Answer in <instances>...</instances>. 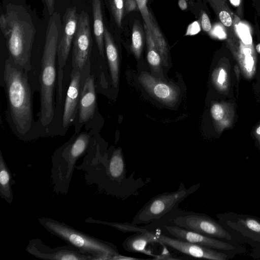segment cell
<instances>
[{
  "label": "cell",
  "mask_w": 260,
  "mask_h": 260,
  "mask_svg": "<svg viewBox=\"0 0 260 260\" xmlns=\"http://www.w3.org/2000/svg\"><path fill=\"white\" fill-rule=\"evenodd\" d=\"M219 19L222 23L226 27L232 24V19L229 13L225 11H221L219 13Z\"/></svg>",
  "instance_id": "cell-25"
},
{
  "label": "cell",
  "mask_w": 260,
  "mask_h": 260,
  "mask_svg": "<svg viewBox=\"0 0 260 260\" xmlns=\"http://www.w3.org/2000/svg\"><path fill=\"white\" fill-rule=\"evenodd\" d=\"M95 128L76 133L57 148L51 156V181L53 191L68 193L77 161L92 151L100 142Z\"/></svg>",
  "instance_id": "cell-4"
},
{
  "label": "cell",
  "mask_w": 260,
  "mask_h": 260,
  "mask_svg": "<svg viewBox=\"0 0 260 260\" xmlns=\"http://www.w3.org/2000/svg\"><path fill=\"white\" fill-rule=\"evenodd\" d=\"M144 29L147 47V61L152 70L160 74L162 71L161 64H162L160 54L150 31L145 23Z\"/></svg>",
  "instance_id": "cell-20"
},
{
  "label": "cell",
  "mask_w": 260,
  "mask_h": 260,
  "mask_svg": "<svg viewBox=\"0 0 260 260\" xmlns=\"http://www.w3.org/2000/svg\"><path fill=\"white\" fill-rule=\"evenodd\" d=\"M0 27L7 40L10 57L14 63L29 72L36 29L30 16L23 8L9 5L0 17Z\"/></svg>",
  "instance_id": "cell-5"
},
{
  "label": "cell",
  "mask_w": 260,
  "mask_h": 260,
  "mask_svg": "<svg viewBox=\"0 0 260 260\" xmlns=\"http://www.w3.org/2000/svg\"><path fill=\"white\" fill-rule=\"evenodd\" d=\"M138 80L150 95L164 104L173 107L178 101L180 91L175 85L165 82L146 72H141Z\"/></svg>",
  "instance_id": "cell-14"
},
{
  "label": "cell",
  "mask_w": 260,
  "mask_h": 260,
  "mask_svg": "<svg viewBox=\"0 0 260 260\" xmlns=\"http://www.w3.org/2000/svg\"><path fill=\"white\" fill-rule=\"evenodd\" d=\"M226 77V73L225 71L223 69H220L217 78L218 83L219 84H222L224 83Z\"/></svg>",
  "instance_id": "cell-30"
},
{
  "label": "cell",
  "mask_w": 260,
  "mask_h": 260,
  "mask_svg": "<svg viewBox=\"0 0 260 260\" xmlns=\"http://www.w3.org/2000/svg\"><path fill=\"white\" fill-rule=\"evenodd\" d=\"M125 0H110V8L114 20L120 27L124 15V6Z\"/></svg>",
  "instance_id": "cell-22"
},
{
  "label": "cell",
  "mask_w": 260,
  "mask_h": 260,
  "mask_svg": "<svg viewBox=\"0 0 260 260\" xmlns=\"http://www.w3.org/2000/svg\"><path fill=\"white\" fill-rule=\"evenodd\" d=\"M178 5L180 8L182 10H185L187 8V5L185 0H179L178 1Z\"/></svg>",
  "instance_id": "cell-32"
},
{
  "label": "cell",
  "mask_w": 260,
  "mask_h": 260,
  "mask_svg": "<svg viewBox=\"0 0 260 260\" xmlns=\"http://www.w3.org/2000/svg\"><path fill=\"white\" fill-rule=\"evenodd\" d=\"M146 232L151 244H159L186 256L214 260H225L228 257L227 254L212 248L181 240L156 230L153 231L146 229Z\"/></svg>",
  "instance_id": "cell-9"
},
{
  "label": "cell",
  "mask_w": 260,
  "mask_h": 260,
  "mask_svg": "<svg viewBox=\"0 0 260 260\" xmlns=\"http://www.w3.org/2000/svg\"><path fill=\"white\" fill-rule=\"evenodd\" d=\"M25 250L30 254L41 259L95 260L91 254L83 252L71 244L51 248L39 238L30 239Z\"/></svg>",
  "instance_id": "cell-12"
},
{
  "label": "cell",
  "mask_w": 260,
  "mask_h": 260,
  "mask_svg": "<svg viewBox=\"0 0 260 260\" xmlns=\"http://www.w3.org/2000/svg\"><path fill=\"white\" fill-rule=\"evenodd\" d=\"M156 229L160 230L165 235L212 249L229 250L235 248L232 245L216 239L215 238L208 237L173 224L162 225Z\"/></svg>",
  "instance_id": "cell-15"
},
{
  "label": "cell",
  "mask_w": 260,
  "mask_h": 260,
  "mask_svg": "<svg viewBox=\"0 0 260 260\" xmlns=\"http://www.w3.org/2000/svg\"><path fill=\"white\" fill-rule=\"evenodd\" d=\"M93 32L99 51L104 58V30L101 0H92Z\"/></svg>",
  "instance_id": "cell-19"
},
{
  "label": "cell",
  "mask_w": 260,
  "mask_h": 260,
  "mask_svg": "<svg viewBox=\"0 0 260 260\" xmlns=\"http://www.w3.org/2000/svg\"><path fill=\"white\" fill-rule=\"evenodd\" d=\"M239 34L244 43L250 44L252 42L251 37L249 30L246 26L239 24L237 27Z\"/></svg>",
  "instance_id": "cell-23"
},
{
  "label": "cell",
  "mask_w": 260,
  "mask_h": 260,
  "mask_svg": "<svg viewBox=\"0 0 260 260\" xmlns=\"http://www.w3.org/2000/svg\"><path fill=\"white\" fill-rule=\"evenodd\" d=\"M48 8L49 16H51L54 13L55 0H44Z\"/></svg>",
  "instance_id": "cell-29"
},
{
  "label": "cell",
  "mask_w": 260,
  "mask_h": 260,
  "mask_svg": "<svg viewBox=\"0 0 260 260\" xmlns=\"http://www.w3.org/2000/svg\"><path fill=\"white\" fill-rule=\"evenodd\" d=\"M142 227L141 233H136L124 240L122 243L123 248L128 252H139L155 257L156 255L147 249V245L151 243L146 229Z\"/></svg>",
  "instance_id": "cell-17"
},
{
  "label": "cell",
  "mask_w": 260,
  "mask_h": 260,
  "mask_svg": "<svg viewBox=\"0 0 260 260\" xmlns=\"http://www.w3.org/2000/svg\"><path fill=\"white\" fill-rule=\"evenodd\" d=\"M40 224L50 233L79 249L93 255L95 260L113 259L120 254L115 245L95 238L54 219L42 217Z\"/></svg>",
  "instance_id": "cell-6"
},
{
  "label": "cell",
  "mask_w": 260,
  "mask_h": 260,
  "mask_svg": "<svg viewBox=\"0 0 260 260\" xmlns=\"http://www.w3.org/2000/svg\"><path fill=\"white\" fill-rule=\"evenodd\" d=\"M256 49L258 53H260V44L256 46Z\"/></svg>",
  "instance_id": "cell-34"
},
{
  "label": "cell",
  "mask_w": 260,
  "mask_h": 260,
  "mask_svg": "<svg viewBox=\"0 0 260 260\" xmlns=\"http://www.w3.org/2000/svg\"><path fill=\"white\" fill-rule=\"evenodd\" d=\"M75 169L85 172L87 184H95L99 191L122 198L126 196V165L121 148L110 153L100 150L84 156Z\"/></svg>",
  "instance_id": "cell-3"
},
{
  "label": "cell",
  "mask_w": 260,
  "mask_h": 260,
  "mask_svg": "<svg viewBox=\"0 0 260 260\" xmlns=\"http://www.w3.org/2000/svg\"><path fill=\"white\" fill-rule=\"evenodd\" d=\"M92 48L89 19L88 14L82 11L79 15L74 38L72 49V69L82 72L90 62Z\"/></svg>",
  "instance_id": "cell-11"
},
{
  "label": "cell",
  "mask_w": 260,
  "mask_h": 260,
  "mask_svg": "<svg viewBox=\"0 0 260 260\" xmlns=\"http://www.w3.org/2000/svg\"><path fill=\"white\" fill-rule=\"evenodd\" d=\"M199 187V184H196L186 188L181 182L177 190L155 196L140 209L132 223L137 225L149 224L161 219L178 209L179 204L196 191Z\"/></svg>",
  "instance_id": "cell-7"
},
{
  "label": "cell",
  "mask_w": 260,
  "mask_h": 260,
  "mask_svg": "<svg viewBox=\"0 0 260 260\" xmlns=\"http://www.w3.org/2000/svg\"><path fill=\"white\" fill-rule=\"evenodd\" d=\"M14 183L12 173L0 150V197L9 204L13 201L12 186Z\"/></svg>",
  "instance_id": "cell-18"
},
{
  "label": "cell",
  "mask_w": 260,
  "mask_h": 260,
  "mask_svg": "<svg viewBox=\"0 0 260 260\" xmlns=\"http://www.w3.org/2000/svg\"><path fill=\"white\" fill-rule=\"evenodd\" d=\"M211 114L212 118L216 121L220 120L224 115V111L222 106L219 104H214L211 108Z\"/></svg>",
  "instance_id": "cell-24"
},
{
  "label": "cell",
  "mask_w": 260,
  "mask_h": 260,
  "mask_svg": "<svg viewBox=\"0 0 260 260\" xmlns=\"http://www.w3.org/2000/svg\"><path fill=\"white\" fill-rule=\"evenodd\" d=\"M1 77L7 105L6 118L13 133L24 142L48 136L34 119L32 87L29 73L8 57L5 61Z\"/></svg>",
  "instance_id": "cell-1"
},
{
  "label": "cell",
  "mask_w": 260,
  "mask_h": 260,
  "mask_svg": "<svg viewBox=\"0 0 260 260\" xmlns=\"http://www.w3.org/2000/svg\"><path fill=\"white\" fill-rule=\"evenodd\" d=\"M143 46V36L142 29L137 21H135L132 35V51L137 59H139Z\"/></svg>",
  "instance_id": "cell-21"
},
{
  "label": "cell",
  "mask_w": 260,
  "mask_h": 260,
  "mask_svg": "<svg viewBox=\"0 0 260 260\" xmlns=\"http://www.w3.org/2000/svg\"><path fill=\"white\" fill-rule=\"evenodd\" d=\"M59 15L54 12L47 26L39 75L40 107L37 122L50 136L55 111V85L57 79L56 61L60 29Z\"/></svg>",
  "instance_id": "cell-2"
},
{
  "label": "cell",
  "mask_w": 260,
  "mask_h": 260,
  "mask_svg": "<svg viewBox=\"0 0 260 260\" xmlns=\"http://www.w3.org/2000/svg\"><path fill=\"white\" fill-rule=\"evenodd\" d=\"M85 70L86 67L82 72L74 69L72 70L56 135H65L69 128L74 124L78 111Z\"/></svg>",
  "instance_id": "cell-10"
},
{
  "label": "cell",
  "mask_w": 260,
  "mask_h": 260,
  "mask_svg": "<svg viewBox=\"0 0 260 260\" xmlns=\"http://www.w3.org/2000/svg\"><path fill=\"white\" fill-rule=\"evenodd\" d=\"M256 133L257 134L260 135V126L258 128H257L256 130Z\"/></svg>",
  "instance_id": "cell-35"
},
{
  "label": "cell",
  "mask_w": 260,
  "mask_h": 260,
  "mask_svg": "<svg viewBox=\"0 0 260 260\" xmlns=\"http://www.w3.org/2000/svg\"><path fill=\"white\" fill-rule=\"evenodd\" d=\"M104 38L112 83L114 87L117 88L119 82L118 54L111 35L106 28H105Z\"/></svg>",
  "instance_id": "cell-16"
},
{
  "label": "cell",
  "mask_w": 260,
  "mask_h": 260,
  "mask_svg": "<svg viewBox=\"0 0 260 260\" xmlns=\"http://www.w3.org/2000/svg\"><path fill=\"white\" fill-rule=\"evenodd\" d=\"M216 34L218 36V37L220 38H225V34L224 32L223 31L221 27H217L216 28Z\"/></svg>",
  "instance_id": "cell-31"
},
{
  "label": "cell",
  "mask_w": 260,
  "mask_h": 260,
  "mask_svg": "<svg viewBox=\"0 0 260 260\" xmlns=\"http://www.w3.org/2000/svg\"><path fill=\"white\" fill-rule=\"evenodd\" d=\"M246 226L250 230L260 233V223L253 219H247L245 221Z\"/></svg>",
  "instance_id": "cell-26"
},
{
  "label": "cell",
  "mask_w": 260,
  "mask_h": 260,
  "mask_svg": "<svg viewBox=\"0 0 260 260\" xmlns=\"http://www.w3.org/2000/svg\"><path fill=\"white\" fill-rule=\"evenodd\" d=\"M138 5L136 0H125L124 6V14L136 10Z\"/></svg>",
  "instance_id": "cell-27"
},
{
  "label": "cell",
  "mask_w": 260,
  "mask_h": 260,
  "mask_svg": "<svg viewBox=\"0 0 260 260\" xmlns=\"http://www.w3.org/2000/svg\"><path fill=\"white\" fill-rule=\"evenodd\" d=\"M79 15L76 7L68 8L63 18L62 35L57 47V79H63V68L70 51L76 31Z\"/></svg>",
  "instance_id": "cell-13"
},
{
  "label": "cell",
  "mask_w": 260,
  "mask_h": 260,
  "mask_svg": "<svg viewBox=\"0 0 260 260\" xmlns=\"http://www.w3.org/2000/svg\"><path fill=\"white\" fill-rule=\"evenodd\" d=\"M201 25L205 31H209L211 29V24L210 19L206 13H203L201 19Z\"/></svg>",
  "instance_id": "cell-28"
},
{
  "label": "cell",
  "mask_w": 260,
  "mask_h": 260,
  "mask_svg": "<svg viewBox=\"0 0 260 260\" xmlns=\"http://www.w3.org/2000/svg\"><path fill=\"white\" fill-rule=\"evenodd\" d=\"M90 68L91 62L86 66L78 111L73 124L76 133L81 132L84 125L85 126L86 129L95 128L93 124L98 108L94 76L90 73Z\"/></svg>",
  "instance_id": "cell-8"
},
{
  "label": "cell",
  "mask_w": 260,
  "mask_h": 260,
  "mask_svg": "<svg viewBox=\"0 0 260 260\" xmlns=\"http://www.w3.org/2000/svg\"><path fill=\"white\" fill-rule=\"evenodd\" d=\"M231 3L235 6H238L240 4V0H230Z\"/></svg>",
  "instance_id": "cell-33"
}]
</instances>
